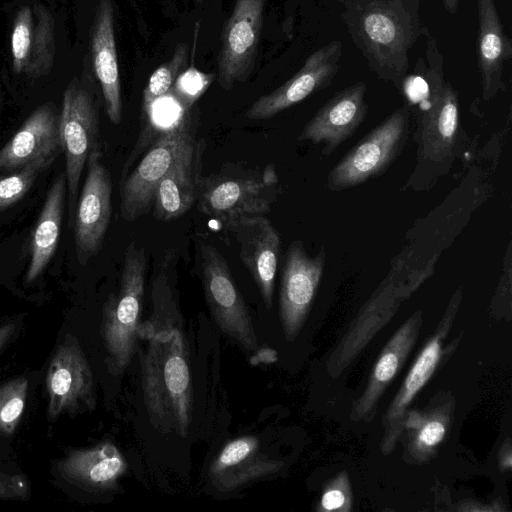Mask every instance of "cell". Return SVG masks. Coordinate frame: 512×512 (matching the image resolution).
Returning <instances> with one entry per match:
<instances>
[{
  "label": "cell",
  "instance_id": "cell-1",
  "mask_svg": "<svg viewBox=\"0 0 512 512\" xmlns=\"http://www.w3.org/2000/svg\"><path fill=\"white\" fill-rule=\"evenodd\" d=\"M177 258L168 252L152 282L154 314L140 324L141 387L148 417L162 433L186 437L192 419V387L187 346L172 324Z\"/></svg>",
  "mask_w": 512,
  "mask_h": 512
},
{
  "label": "cell",
  "instance_id": "cell-2",
  "mask_svg": "<svg viewBox=\"0 0 512 512\" xmlns=\"http://www.w3.org/2000/svg\"><path fill=\"white\" fill-rule=\"evenodd\" d=\"M345 21L370 68L385 81L399 85L409 51L423 34L419 0H345Z\"/></svg>",
  "mask_w": 512,
  "mask_h": 512
},
{
  "label": "cell",
  "instance_id": "cell-3",
  "mask_svg": "<svg viewBox=\"0 0 512 512\" xmlns=\"http://www.w3.org/2000/svg\"><path fill=\"white\" fill-rule=\"evenodd\" d=\"M146 271L144 247L131 242L124 255L119 291L107 299L103 308L102 336L113 375L125 371L136 351Z\"/></svg>",
  "mask_w": 512,
  "mask_h": 512
},
{
  "label": "cell",
  "instance_id": "cell-4",
  "mask_svg": "<svg viewBox=\"0 0 512 512\" xmlns=\"http://www.w3.org/2000/svg\"><path fill=\"white\" fill-rule=\"evenodd\" d=\"M280 192L274 165L262 170H226L200 179L199 210L223 225L241 216L265 215Z\"/></svg>",
  "mask_w": 512,
  "mask_h": 512
},
{
  "label": "cell",
  "instance_id": "cell-5",
  "mask_svg": "<svg viewBox=\"0 0 512 512\" xmlns=\"http://www.w3.org/2000/svg\"><path fill=\"white\" fill-rule=\"evenodd\" d=\"M394 265L328 358L327 371L331 376H338L353 361L374 333L393 316L401 302L427 279L433 269V263L420 269H408L403 261Z\"/></svg>",
  "mask_w": 512,
  "mask_h": 512
},
{
  "label": "cell",
  "instance_id": "cell-6",
  "mask_svg": "<svg viewBox=\"0 0 512 512\" xmlns=\"http://www.w3.org/2000/svg\"><path fill=\"white\" fill-rule=\"evenodd\" d=\"M195 139L191 110L155 138L137 166L121 177L120 215L124 220L134 221L152 209L158 183Z\"/></svg>",
  "mask_w": 512,
  "mask_h": 512
},
{
  "label": "cell",
  "instance_id": "cell-7",
  "mask_svg": "<svg viewBox=\"0 0 512 512\" xmlns=\"http://www.w3.org/2000/svg\"><path fill=\"white\" fill-rule=\"evenodd\" d=\"M426 98L419 123V152L424 159L442 160L455 144L459 127L458 95L443 79L442 57L432 37L427 41Z\"/></svg>",
  "mask_w": 512,
  "mask_h": 512
},
{
  "label": "cell",
  "instance_id": "cell-8",
  "mask_svg": "<svg viewBox=\"0 0 512 512\" xmlns=\"http://www.w3.org/2000/svg\"><path fill=\"white\" fill-rule=\"evenodd\" d=\"M409 109H397L362 138L330 171L327 186L341 190L385 171L401 150L408 132Z\"/></svg>",
  "mask_w": 512,
  "mask_h": 512
},
{
  "label": "cell",
  "instance_id": "cell-9",
  "mask_svg": "<svg viewBox=\"0 0 512 512\" xmlns=\"http://www.w3.org/2000/svg\"><path fill=\"white\" fill-rule=\"evenodd\" d=\"M98 135V114L91 95L76 82H71L64 92L60 113L70 226L77 204L81 174L91 152L99 148Z\"/></svg>",
  "mask_w": 512,
  "mask_h": 512
},
{
  "label": "cell",
  "instance_id": "cell-10",
  "mask_svg": "<svg viewBox=\"0 0 512 512\" xmlns=\"http://www.w3.org/2000/svg\"><path fill=\"white\" fill-rule=\"evenodd\" d=\"M200 269L205 297L220 329L247 351H256L258 342L244 299L226 260L213 245L200 246Z\"/></svg>",
  "mask_w": 512,
  "mask_h": 512
},
{
  "label": "cell",
  "instance_id": "cell-11",
  "mask_svg": "<svg viewBox=\"0 0 512 512\" xmlns=\"http://www.w3.org/2000/svg\"><path fill=\"white\" fill-rule=\"evenodd\" d=\"M100 148L88 157L87 176L76 204L74 241L78 262L86 264L101 249L112 212V182Z\"/></svg>",
  "mask_w": 512,
  "mask_h": 512
},
{
  "label": "cell",
  "instance_id": "cell-12",
  "mask_svg": "<svg viewBox=\"0 0 512 512\" xmlns=\"http://www.w3.org/2000/svg\"><path fill=\"white\" fill-rule=\"evenodd\" d=\"M266 0H236L226 22L218 55V83L231 89L253 71Z\"/></svg>",
  "mask_w": 512,
  "mask_h": 512
},
{
  "label": "cell",
  "instance_id": "cell-13",
  "mask_svg": "<svg viewBox=\"0 0 512 512\" xmlns=\"http://www.w3.org/2000/svg\"><path fill=\"white\" fill-rule=\"evenodd\" d=\"M321 248L310 257L301 241L287 250L279 293V314L285 338L293 341L300 332L318 290L325 264Z\"/></svg>",
  "mask_w": 512,
  "mask_h": 512
},
{
  "label": "cell",
  "instance_id": "cell-14",
  "mask_svg": "<svg viewBox=\"0 0 512 512\" xmlns=\"http://www.w3.org/2000/svg\"><path fill=\"white\" fill-rule=\"evenodd\" d=\"M46 388L50 418L94 407L93 374L76 340L66 339L55 350L47 371Z\"/></svg>",
  "mask_w": 512,
  "mask_h": 512
},
{
  "label": "cell",
  "instance_id": "cell-15",
  "mask_svg": "<svg viewBox=\"0 0 512 512\" xmlns=\"http://www.w3.org/2000/svg\"><path fill=\"white\" fill-rule=\"evenodd\" d=\"M342 44L334 40L312 53L283 85L259 97L246 111L251 120H267L327 87L339 70Z\"/></svg>",
  "mask_w": 512,
  "mask_h": 512
},
{
  "label": "cell",
  "instance_id": "cell-16",
  "mask_svg": "<svg viewBox=\"0 0 512 512\" xmlns=\"http://www.w3.org/2000/svg\"><path fill=\"white\" fill-rule=\"evenodd\" d=\"M461 300V290H457L439 323L433 337L421 350L413 363L398 393L383 415L384 435L380 448L383 454L390 453L404 430L407 408L418 392L424 387L440 362L444 337L448 334Z\"/></svg>",
  "mask_w": 512,
  "mask_h": 512
},
{
  "label": "cell",
  "instance_id": "cell-17",
  "mask_svg": "<svg viewBox=\"0 0 512 512\" xmlns=\"http://www.w3.org/2000/svg\"><path fill=\"white\" fill-rule=\"evenodd\" d=\"M223 226L235 235L240 259L271 308L280 252L277 230L264 215L241 216Z\"/></svg>",
  "mask_w": 512,
  "mask_h": 512
},
{
  "label": "cell",
  "instance_id": "cell-18",
  "mask_svg": "<svg viewBox=\"0 0 512 512\" xmlns=\"http://www.w3.org/2000/svg\"><path fill=\"white\" fill-rule=\"evenodd\" d=\"M10 44L15 73L31 78L47 74L55 52L50 12L42 5L21 7L14 17Z\"/></svg>",
  "mask_w": 512,
  "mask_h": 512
},
{
  "label": "cell",
  "instance_id": "cell-19",
  "mask_svg": "<svg viewBox=\"0 0 512 512\" xmlns=\"http://www.w3.org/2000/svg\"><path fill=\"white\" fill-rule=\"evenodd\" d=\"M62 151L60 113L54 105L38 107L0 150V172L42 162L50 165Z\"/></svg>",
  "mask_w": 512,
  "mask_h": 512
},
{
  "label": "cell",
  "instance_id": "cell-20",
  "mask_svg": "<svg viewBox=\"0 0 512 512\" xmlns=\"http://www.w3.org/2000/svg\"><path fill=\"white\" fill-rule=\"evenodd\" d=\"M367 86L357 82L336 93L307 122L299 140L323 143V153L331 154L360 126L367 114Z\"/></svg>",
  "mask_w": 512,
  "mask_h": 512
},
{
  "label": "cell",
  "instance_id": "cell-21",
  "mask_svg": "<svg viewBox=\"0 0 512 512\" xmlns=\"http://www.w3.org/2000/svg\"><path fill=\"white\" fill-rule=\"evenodd\" d=\"M205 147L204 139H195L158 183L152 204L158 220H175L188 212L196 202Z\"/></svg>",
  "mask_w": 512,
  "mask_h": 512
},
{
  "label": "cell",
  "instance_id": "cell-22",
  "mask_svg": "<svg viewBox=\"0 0 512 512\" xmlns=\"http://www.w3.org/2000/svg\"><path fill=\"white\" fill-rule=\"evenodd\" d=\"M422 325V313L417 311L407 319L383 348L367 386L352 407L351 419L370 421L378 402L396 376L417 340Z\"/></svg>",
  "mask_w": 512,
  "mask_h": 512
},
{
  "label": "cell",
  "instance_id": "cell-23",
  "mask_svg": "<svg viewBox=\"0 0 512 512\" xmlns=\"http://www.w3.org/2000/svg\"><path fill=\"white\" fill-rule=\"evenodd\" d=\"M283 462L271 459L254 436L228 442L209 468L212 484L220 491H232L277 472Z\"/></svg>",
  "mask_w": 512,
  "mask_h": 512
},
{
  "label": "cell",
  "instance_id": "cell-24",
  "mask_svg": "<svg viewBox=\"0 0 512 512\" xmlns=\"http://www.w3.org/2000/svg\"><path fill=\"white\" fill-rule=\"evenodd\" d=\"M91 54L110 121L122 119L121 85L114 32V13L110 0H100L91 33Z\"/></svg>",
  "mask_w": 512,
  "mask_h": 512
},
{
  "label": "cell",
  "instance_id": "cell-25",
  "mask_svg": "<svg viewBox=\"0 0 512 512\" xmlns=\"http://www.w3.org/2000/svg\"><path fill=\"white\" fill-rule=\"evenodd\" d=\"M477 58L482 95L488 101L505 88V63L512 57V43L506 35L494 0H477Z\"/></svg>",
  "mask_w": 512,
  "mask_h": 512
},
{
  "label": "cell",
  "instance_id": "cell-26",
  "mask_svg": "<svg viewBox=\"0 0 512 512\" xmlns=\"http://www.w3.org/2000/svg\"><path fill=\"white\" fill-rule=\"evenodd\" d=\"M60 474L69 482L92 491L117 487L127 463L118 448L102 442L88 449L72 450L59 462Z\"/></svg>",
  "mask_w": 512,
  "mask_h": 512
},
{
  "label": "cell",
  "instance_id": "cell-27",
  "mask_svg": "<svg viewBox=\"0 0 512 512\" xmlns=\"http://www.w3.org/2000/svg\"><path fill=\"white\" fill-rule=\"evenodd\" d=\"M66 194L65 173H60L51 185L31 237V259L25 281H34L45 270L54 255L63 217Z\"/></svg>",
  "mask_w": 512,
  "mask_h": 512
},
{
  "label": "cell",
  "instance_id": "cell-28",
  "mask_svg": "<svg viewBox=\"0 0 512 512\" xmlns=\"http://www.w3.org/2000/svg\"><path fill=\"white\" fill-rule=\"evenodd\" d=\"M188 48L179 44L171 59L159 66L150 76L143 91L142 110L148 108L152 102L168 93L187 63Z\"/></svg>",
  "mask_w": 512,
  "mask_h": 512
},
{
  "label": "cell",
  "instance_id": "cell-29",
  "mask_svg": "<svg viewBox=\"0 0 512 512\" xmlns=\"http://www.w3.org/2000/svg\"><path fill=\"white\" fill-rule=\"evenodd\" d=\"M28 391L26 377L15 378L0 386V434L11 435L23 414Z\"/></svg>",
  "mask_w": 512,
  "mask_h": 512
},
{
  "label": "cell",
  "instance_id": "cell-30",
  "mask_svg": "<svg viewBox=\"0 0 512 512\" xmlns=\"http://www.w3.org/2000/svg\"><path fill=\"white\" fill-rule=\"evenodd\" d=\"M48 165L35 162L7 175H0V210L21 200L35 182L37 176Z\"/></svg>",
  "mask_w": 512,
  "mask_h": 512
},
{
  "label": "cell",
  "instance_id": "cell-31",
  "mask_svg": "<svg viewBox=\"0 0 512 512\" xmlns=\"http://www.w3.org/2000/svg\"><path fill=\"white\" fill-rule=\"evenodd\" d=\"M214 78L215 74L205 73L191 66L178 75L171 90L184 108L191 109Z\"/></svg>",
  "mask_w": 512,
  "mask_h": 512
},
{
  "label": "cell",
  "instance_id": "cell-32",
  "mask_svg": "<svg viewBox=\"0 0 512 512\" xmlns=\"http://www.w3.org/2000/svg\"><path fill=\"white\" fill-rule=\"evenodd\" d=\"M446 420H441L439 416L431 419L423 417L422 423L415 429L417 435L412 443L411 453L415 457L424 460L432 454V449L436 448L445 436Z\"/></svg>",
  "mask_w": 512,
  "mask_h": 512
},
{
  "label": "cell",
  "instance_id": "cell-33",
  "mask_svg": "<svg viewBox=\"0 0 512 512\" xmlns=\"http://www.w3.org/2000/svg\"><path fill=\"white\" fill-rule=\"evenodd\" d=\"M348 485L345 474H341L338 479L329 487L321 498V506L324 510H345V505L350 506L347 499H351L350 493L346 494L344 487Z\"/></svg>",
  "mask_w": 512,
  "mask_h": 512
},
{
  "label": "cell",
  "instance_id": "cell-34",
  "mask_svg": "<svg viewBox=\"0 0 512 512\" xmlns=\"http://www.w3.org/2000/svg\"><path fill=\"white\" fill-rule=\"evenodd\" d=\"M29 494V483L22 474L0 471V498L24 499Z\"/></svg>",
  "mask_w": 512,
  "mask_h": 512
},
{
  "label": "cell",
  "instance_id": "cell-35",
  "mask_svg": "<svg viewBox=\"0 0 512 512\" xmlns=\"http://www.w3.org/2000/svg\"><path fill=\"white\" fill-rule=\"evenodd\" d=\"M15 331V324L9 323L0 326V350L9 341Z\"/></svg>",
  "mask_w": 512,
  "mask_h": 512
},
{
  "label": "cell",
  "instance_id": "cell-36",
  "mask_svg": "<svg viewBox=\"0 0 512 512\" xmlns=\"http://www.w3.org/2000/svg\"><path fill=\"white\" fill-rule=\"evenodd\" d=\"M447 12L454 14L458 10L459 0H442Z\"/></svg>",
  "mask_w": 512,
  "mask_h": 512
},
{
  "label": "cell",
  "instance_id": "cell-37",
  "mask_svg": "<svg viewBox=\"0 0 512 512\" xmlns=\"http://www.w3.org/2000/svg\"><path fill=\"white\" fill-rule=\"evenodd\" d=\"M197 2H201L202 0H196Z\"/></svg>",
  "mask_w": 512,
  "mask_h": 512
}]
</instances>
